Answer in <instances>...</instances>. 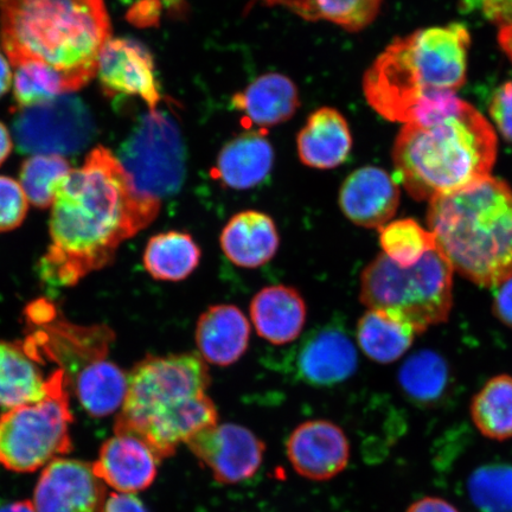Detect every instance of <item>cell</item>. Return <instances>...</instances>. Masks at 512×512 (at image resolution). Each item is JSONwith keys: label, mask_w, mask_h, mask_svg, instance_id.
I'll return each instance as SVG.
<instances>
[{"label": "cell", "mask_w": 512, "mask_h": 512, "mask_svg": "<svg viewBox=\"0 0 512 512\" xmlns=\"http://www.w3.org/2000/svg\"><path fill=\"white\" fill-rule=\"evenodd\" d=\"M51 207L41 274L50 284L73 286L110 265L121 243L149 226L162 204L140 196L118 157L99 146L70 171Z\"/></svg>", "instance_id": "obj_1"}, {"label": "cell", "mask_w": 512, "mask_h": 512, "mask_svg": "<svg viewBox=\"0 0 512 512\" xmlns=\"http://www.w3.org/2000/svg\"><path fill=\"white\" fill-rule=\"evenodd\" d=\"M0 40L12 66L53 70L69 94L96 75L111 21L104 0H0Z\"/></svg>", "instance_id": "obj_2"}, {"label": "cell", "mask_w": 512, "mask_h": 512, "mask_svg": "<svg viewBox=\"0 0 512 512\" xmlns=\"http://www.w3.org/2000/svg\"><path fill=\"white\" fill-rule=\"evenodd\" d=\"M210 384L198 354L147 356L128 375L114 433L142 439L160 460L174 456L179 445L219 424Z\"/></svg>", "instance_id": "obj_3"}, {"label": "cell", "mask_w": 512, "mask_h": 512, "mask_svg": "<svg viewBox=\"0 0 512 512\" xmlns=\"http://www.w3.org/2000/svg\"><path fill=\"white\" fill-rule=\"evenodd\" d=\"M497 150L494 128L463 101L433 124L403 125L392 152L395 179L414 200L430 202L491 176Z\"/></svg>", "instance_id": "obj_4"}, {"label": "cell", "mask_w": 512, "mask_h": 512, "mask_svg": "<svg viewBox=\"0 0 512 512\" xmlns=\"http://www.w3.org/2000/svg\"><path fill=\"white\" fill-rule=\"evenodd\" d=\"M438 251L473 284L498 287L512 277V189L492 176L434 197L427 213Z\"/></svg>", "instance_id": "obj_5"}, {"label": "cell", "mask_w": 512, "mask_h": 512, "mask_svg": "<svg viewBox=\"0 0 512 512\" xmlns=\"http://www.w3.org/2000/svg\"><path fill=\"white\" fill-rule=\"evenodd\" d=\"M470 43L469 30L458 23L396 38L363 76L368 104L384 119L411 124L428 96L465 85Z\"/></svg>", "instance_id": "obj_6"}, {"label": "cell", "mask_w": 512, "mask_h": 512, "mask_svg": "<svg viewBox=\"0 0 512 512\" xmlns=\"http://www.w3.org/2000/svg\"><path fill=\"white\" fill-rule=\"evenodd\" d=\"M452 278V267L438 248L411 267L382 253L362 272L360 299L369 310L387 313L420 335L450 316Z\"/></svg>", "instance_id": "obj_7"}, {"label": "cell", "mask_w": 512, "mask_h": 512, "mask_svg": "<svg viewBox=\"0 0 512 512\" xmlns=\"http://www.w3.org/2000/svg\"><path fill=\"white\" fill-rule=\"evenodd\" d=\"M62 369L47 380V394L40 401L9 409L0 416V464L15 472H32L72 452L67 386Z\"/></svg>", "instance_id": "obj_8"}, {"label": "cell", "mask_w": 512, "mask_h": 512, "mask_svg": "<svg viewBox=\"0 0 512 512\" xmlns=\"http://www.w3.org/2000/svg\"><path fill=\"white\" fill-rule=\"evenodd\" d=\"M187 151L170 114L149 111L119 150L118 159L133 188L146 200L162 204L181 190Z\"/></svg>", "instance_id": "obj_9"}, {"label": "cell", "mask_w": 512, "mask_h": 512, "mask_svg": "<svg viewBox=\"0 0 512 512\" xmlns=\"http://www.w3.org/2000/svg\"><path fill=\"white\" fill-rule=\"evenodd\" d=\"M17 149L28 155H78L95 138V121L78 96L63 94L19 108L12 124Z\"/></svg>", "instance_id": "obj_10"}, {"label": "cell", "mask_w": 512, "mask_h": 512, "mask_svg": "<svg viewBox=\"0 0 512 512\" xmlns=\"http://www.w3.org/2000/svg\"><path fill=\"white\" fill-rule=\"evenodd\" d=\"M288 354V371L294 380L315 388L335 387L349 380L358 367L355 344L341 323H326L307 332Z\"/></svg>", "instance_id": "obj_11"}, {"label": "cell", "mask_w": 512, "mask_h": 512, "mask_svg": "<svg viewBox=\"0 0 512 512\" xmlns=\"http://www.w3.org/2000/svg\"><path fill=\"white\" fill-rule=\"evenodd\" d=\"M187 446L206 465L217 483L245 482L259 471L266 445L248 428L217 424L191 438Z\"/></svg>", "instance_id": "obj_12"}, {"label": "cell", "mask_w": 512, "mask_h": 512, "mask_svg": "<svg viewBox=\"0 0 512 512\" xmlns=\"http://www.w3.org/2000/svg\"><path fill=\"white\" fill-rule=\"evenodd\" d=\"M102 91L111 98L133 96L143 100L149 111L162 100L155 63L147 48L131 38H111L101 51L98 70Z\"/></svg>", "instance_id": "obj_13"}, {"label": "cell", "mask_w": 512, "mask_h": 512, "mask_svg": "<svg viewBox=\"0 0 512 512\" xmlns=\"http://www.w3.org/2000/svg\"><path fill=\"white\" fill-rule=\"evenodd\" d=\"M106 490L92 465L55 459L42 472L34 492L36 512H100Z\"/></svg>", "instance_id": "obj_14"}, {"label": "cell", "mask_w": 512, "mask_h": 512, "mask_svg": "<svg viewBox=\"0 0 512 512\" xmlns=\"http://www.w3.org/2000/svg\"><path fill=\"white\" fill-rule=\"evenodd\" d=\"M288 460L298 475L317 482L335 478L350 459V443L341 427L328 420L299 425L287 439Z\"/></svg>", "instance_id": "obj_15"}, {"label": "cell", "mask_w": 512, "mask_h": 512, "mask_svg": "<svg viewBox=\"0 0 512 512\" xmlns=\"http://www.w3.org/2000/svg\"><path fill=\"white\" fill-rule=\"evenodd\" d=\"M338 200L344 216L356 226L380 229L398 211L399 183L383 169L364 166L345 178Z\"/></svg>", "instance_id": "obj_16"}, {"label": "cell", "mask_w": 512, "mask_h": 512, "mask_svg": "<svg viewBox=\"0 0 512 512\" xmlns=\"http://www.w3.org/2000/svg\"><path fill=\"white\" fill-rule=\"evenodd\" d=\"M162 462L142 439L115 434L102 445L99 459L92 465L95 476L121 494L150 488Z\"/></svg>", "instance_id": "obj_17"}, {"label": "cell", "mask_w": 512, "mask_h": 512, "mask_svg": "<svg viewBox=\"0 0 512 512\" xmlns=\"http://www.w3.org/2000/svg\"><path fill=\"white\" fill-rule=\"evenodd\" d=\"M196 345L204 361L228 367L246 354L251 339V325L235 305L208 307L196 325Z\"/></svg>", "instance_id": "obj_18"}, {"label": "cell", "mask_w": 512, "mask_h": 512, "mask_svg": "<svg viewBox=\"0 0 512 512\" xmlns=\"http://www.w3.org/2000/svg\"><path fill=\"white\" fill-rule=\"evenodd\" d=\"M224 255L235 266L259 268L277 255L280 235L270 215L256 210H245L229 220L220 235Z\"/></svg>", "instance_id": "obj_19"}, {"label": "cell", "mask_w": 512, "mask_h": 512, "mask_svg": "<svg viewBox=\"0 0 512 512\" xmlns=\"http://www.w3.org/2000/svg\"><path fill=\"white\" fill-rule=\"evenodd\" d=\"M249 311L258 335L274 345L297 341L307 318L302 294L286 285L262 288L252 299Z\"/></svg>", "instance_id": "obj_20"}, {"label": "cell", "mask_w": 512, "mask_h": 512, "mask_svg": "<svg viewBox=\"0 0 512 512\" xmlns=\"http://www.w3.org/2000/svg\"><path fill=\"white\" fill-rule=\"evenodd\" d=\"M298 155L309 168L331 170L343 164L352 149L347 119L336 108L311 113L297 138Z\"/></svg>", "instance_id": "obj_21"}, {"label": "cell", "mask_w": 512, "mask_h": 512, "mask_svg": "<svg viewBox=\"0 0 512 512\" xmlns=\"http://www.w3.org/2000/svg\"><path fill=\"white\" fill-rule=\"evenodd\" d=\"M274 150L266 134L246 131L222 147L216 163V175L224 187L251 190L270 176Z\"/></svg>", "instance_id": "obj_22"}, {"label": "cell", "mask_w": 512, "mask_h": 512, "mask_svg": "<svg viewBox=\"0 0 512 512\" xmlns=\"http://www.w3.org/2000/svg\"><path fill=\"white\" fill-rule=\"evenodd\" d=\"M233 105L261 128L278 126L290 120L299 106L298 88L287 76L268 73L259 76L242 92L235 94Z\"/></svg>", "instance_id": "obj_23"}, {"label": "cell", "mask_w": 512, "mask_h": 512, "mask_svg": "<svg viewBox=\"0 0 512 512\" xmlns=\"http://www.w3.org/2000/svg\"><path fill=\"white\" fill-rule=\"evenodd\" d=\"M37 363L24 343L0 341V406L15 408L46 396L47 380Z\"/></svg>", "instance_id": "obj_24"}, {"label": "cell", "mask_w": 512, "mask_h": 512, "mask_svg": "<svg viewBox=\"0 0 512 512\" xmlns=\"http://www.w3.org/2000/svg\"><path fill=\"white\" fill-rule=\"evenodd\" d=\"M383 0H252L248 5L285 8L309 22H329L350 32L369 27L380 14Z\"/></svg>", "instance_id": "obj_25"}, {"label": "cell", "mask_w": 512, "mask_h": 512, "mask_svg": "<svg viewBox=\"0 0 512 512\" xmlns=\"http://www.w3.org/2000/svg\"><path fill=\"white\" fill-rule=\"evenodd\" d=\"M201 247L188 233H160L147 242L143 262L151 277L178 283L190 277L200 266Z\"/></svg>", "instance_id": "obj_26"}, {"label": "cell", "mask_w": 512, "mask_h": 512, "mask_svg": "<svg viewBox=\"0 0 512 512\" xmlns=\"http://www.w3.org/2000/svg\"><path fill=\"white\" fill-rule=\"evenodd\" d=\"M128 376L106 358L88 364L75 377V393L85 411L93 418L118 411L127 393Z\"/></svg>", "instance_id": "obj_27"}, {"label": "cell", "mask_w": 512, "mask_h": 512, "mask_svg": "<svg viewBox=\"0 0 512 512\" xmlns=\"http://www.w3.org/2000/svg\"><path fill=\"white\" fill-rule=\"evenodd\" d=\"M451 370L445 358L432 350L409 356L399 371V384L406 398L420 407H433L450 388Z\"/></svg>", "instance_id": "obj_28"}, {"label": "cell", "mask_w": 512, "mask_h": 512, "mask_svg": "<svg viewBox=\"0 0 512 512\" xmlns=\"http://www.w3.org/2000/svg\"><path fill=\"white\" fill-rule=\"evenodd\" d=\"M357 342L370 360L388 364L398 361L412 347L415 332L382 311L368 310L358 320Z\"/></svg>", "instance_id": "obj_29"}, {"label": "cell", "mask_w": 512, "mask_h": 512, "mask_svg": "<svg viewBox=\"0 0 512 512\" xmlns=\"http://www.w3.org/2000/svg\"><path fill=\"white\" fill-rule=\"evenodd\" d=\"M471 418L484 437L512 438V376L498 375L484 384L471 402Z\"/></svg>", "instance_id": "obj_30"}, {"label": "cell", "mask_w": 512, "mask_h": 512, "mask_svg": "<svg viewBox=\"0 0 512 512\" xmlns=\"http://www.w3.org/2000/svg\"><path fill=\"white\" fill-rule=\"evenodd\" d=\"M383 254L402 267H411L437 248L431 230L412 219L389 222L379 229Z\"/></svg>", "instance_id": "obj_31"}, {"label": "cell", "mask_w": 512, "mask_h": 512, "mask_svg": "<svg viewBox=\"0 0 512 512\" xmlns=\"http://www.w3.org/2000/svg\"><path fill=\"white\" fill-rule=\"evenodd\" d=\"M66 159L56 155H35L21 168V187L28 201L37 208L53 206L56 192L70 174Z\"/></svg>", "instance_id": "obj_32"}, {"label": "cell", "mask_w": 512, "mask_h": 512, "mask_svg": "<svg viewBox=\"0 0 512 512\" xmlns=\"http://www.w3.org/2000/svg\"><path fill=\"white\" fill-rule=\"evenodd\" d=\"M467 491L480 512H512V466L478 467L467 482Z\"/></svg>", "instance_id": "obj_33"}, {"label": "cell", "mask_w": 512, "mask_h": 512, "mask_svg": "<svg viewBox=\"0 0 512 512\" xmlns=\"http://www.w3.org/2000/svg\"><path fill=\"white\" fill-rule=\"evenodd\" d=\"M14 95L19 108L31 107L67 94L59 75L40 64L17 66Z\"/></svg>", "instance_id": "obj_34"}, {"label": "cell", "mask_w": 512, "mask_h": 512, "mask_svg": "<svg viewBox=\"0 0 512 512\" xmlns=\"http://www.w3.org/2000/svg\"><path fill=\"white\" fill-rule=\"evenodd\" d=\"M28 202L21 184L0 176V233L21 226L28 213Z\"/></svg>", "instance_id": "obj_35"}, {"label": "cell", "mask_w": 512, "mask_h": 512, "mask_svg": "<svg viewBox=\"0 0 512 512\" xmlns=\"http://www.w3.org/2000/svg\"><path fill=\"white\" fill-rule=\"evenodd\" d=\"M489 110L498 131L512 143V81L503 83L492 95Z\"/></svg>", "instance_id": "obj_36"}, {"label": "cell", "mask_w": 512, "mask_h": 512, "mask_svg": "<svg viewBox=\"0 0 512 512\" xmlns=\"http://www.w3.org/2000/svg\"><path fill=\"white\" fill-rule=\"evenodd\" d=\"M486 18L499 27L512 25V0H476Z\"/></svg>", "instance_id": "obj_37"}, {"label": "cell", "mask_w": 512, "mask_h": 512, "mask_svg": "<svg viewBox=\"0 0 512 512\" xmlns=\"http://www.w3.org/2000/svg\"><path fill=\"white\" fill-rule=\"evenodd\" d=\"M496 288L492 310L499 322L512 328V277Z\"/></svg>", "instance_id": "obj_38"}, {"label": "cell", "mask_w": 512, "mask_h": 512, "mask_svg": "<svg viewBox=\"0 0 512 512\" xmlns=\"http://www.w3.org/2000/svg\"><path fill=\"white\" fill-rule=\"evenodd\" d=\"M100 512H149L144 503L132 494H112Z\"/></svg>", "instance_id": "obj_39"}, {"label": "cell", "mask_w": 512, "mask_h": 512, "mask_svg": "<svg viewBox=\"0 0 512 512\" xmlns=\"http://www.w3.org/2000/svg\"><path fill=\"white\" fill-rule=\"evenodd\" d=\"M407 512H459V510L446 499L424 497L411 504Z\"/></svg>", "instance_id": "obj_40"}, {"label": "cell", "mask_w": 512, "mask_h": 512, "mask_svg": "<svg viewBox=\"0 0 512 512\" xmlns=\"http://www.w3.org/2000/svg\"><path fill=\"white\" fill-rule=\"evenodd\" d=\"M12 81H14V76H12L10 63L0 51V98L9 92Z\"/></svg>", "instance_id": "obj_41"}, {"label": "cell", "mask_w": 512, "mask_h": 512, "mask_svg": "<svg viewBox=\"0 0 512 512\" xmlns=\"http://www.w3.org/2000/svg\"><path fill=\"white\" fill-rule=\"evenodd\" d=\"M12 150V138L8 128L0 123V165L10 156Z\"/></svg>", "instance_id": "obj_42"}, {"label": "cell", "mask_w": 512, "mask_h": 512, "mask_svg": "<svg viewBox=\"0 0 512 512\" xmlns=\"http://www.w3.org/2000/svg\"><path fill=\"white\" fill-rule=\"evenodd\" d=\"M499 43H501L505 54H507L512 61V25H510V27H501V31H499Z\"/></svg>", "instance_id": "obj_43"}, {"label": "cell", "mask_w": 512, "mask_h": 512, "mask_svg": "<svg viewBox=\"0 0 512 512\" xmlns=\"http://www.w3.org/2000/svg\"><path fill=\"white\" fill-rule=\"evenodd\" d=\"M0 512H36L34 504L29 501L5 504L0 507Z\"/></svg>", "instance_id": "obj_44"}, {"label": "cell", "mask_w": 512, "mask_h": 512, "mask_svg": "<svg viewBox=\"0 0 512 512\" xmlns=\"http://www.w3.org/2000/svg\"><path fill=\"white\" fill-rule=\"evenodd\" d=\"M162 3L172 15H181L184 11L185 0H162Z\"/></svg>", "instance_id": "obj_45"}]
</instances>
